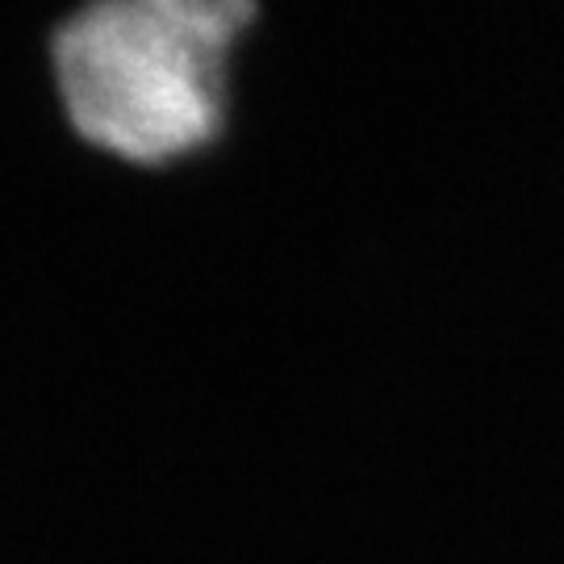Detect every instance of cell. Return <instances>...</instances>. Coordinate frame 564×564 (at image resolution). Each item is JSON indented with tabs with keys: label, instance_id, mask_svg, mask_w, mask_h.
I'll use <instances>...</instances> for the list:
<instances>
[{
	"label": "cell",
	"instance_id": "1",
	"mask_svg": "<svg viewBox=\"0 0 564 564\" xmlns=\"http://www.w3.org/2000/svg\"><path fill=\"white\" fill-rule=\"evenodd\" d=\"M256 0H97L51 39L55 93L88 147L130 167L209 155L230 130Z\"/></svg>",
	"mask_w": 564,
	"mask_h": 564
}]
</instances>
